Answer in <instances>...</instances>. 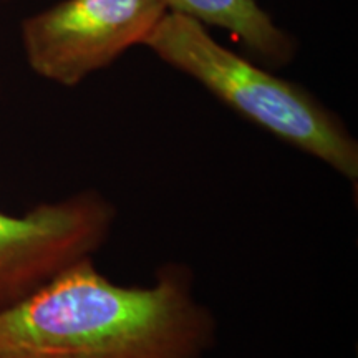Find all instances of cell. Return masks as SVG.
<instances>
[{"instance_id":"cell-6","label":"cell","mask_w":358,"mask_h":358,"mask_svg":"<svg viewBox=\"0 0 358 358\" xmlns=\"http://www.w3.org/2000/svg\"><path fill=\"white\" fill-rule=\"evenodd\" d=\"M13 2V0H0V13H2L3 8H6L7 6H10V3Z\"/></svg>"},{"instance_id":"cell-3","label":"cell","mask_w":358,"mask_h":358,"mask_svg":"<svg viewBox=\"0 0 358 358\" xmlns=\"http://www.w3.org/2000/svg\"><path fill=\"white\" fill-rule=\"evenodd\" d=\"M168 13L164 0H58L22 20V50L37 77L75 88L143 47Z\"/></svg>"},{"instance_id":"cell-7","label":"cell","mask_w":358,"mask_h":358,"mask_svg":"<svg viewBox=\"0 0 358 358\" xmlns=\"http://www.w3.org/2000/svg\"><path fill=\"white\" fill-rule=\"evenodd\" d=\"M0 92H2V83H0Z\"/></svg>"},{"instance_id":"cell-1","label":"cell","mask_w":358,"mask_h":358,"mask_svg":"<svg viewBox=\"0 0 358 358\" xmlns=\"http://www.w3.org/2000/svg\"><path fill=\"white\" fill-rule=\"evenodd\" d=\"M216 342V317L179 262L151 285H120L83 257L0 310V358H206Z\"/></svg>"},{"instance_id":"cell-4","label":"cell","mask_w":358,"mask_h":358,"mask_svg":"<svg viewBox=\"0 0 358 358\" xmlns=\"http://www.w3.org/2000/svg\"><path fill=\"white\" fill-rule=\"evenodd\" d=\"M116 206L96 189L42 203L24 214L0 211V310L62 268L93 257L113 232Z\"/></svg>"},{"instance_id":"cell-2","label":"cell","mask_w":358,"mask_h":358,"mask_svg":"<svg viewBox=\"0 0 358 358\" xmlns=\"http://www.w3.org/2000/svg\"><path fill=\"white\" fill-rule=\"evenodd\" d=\"M143 48L277 140L355 185L358 141L343 120L301 83L219 43L208 27L169 12Z\"/></svg>"},{"instance_id":"cell-5","label":"cell","mask_w":358,"mask_h":358,"mask_svg":"<svg viewBox=\"0 0 358 358\" xmlns=\"http://www.w3.org/2000/svg\"><path fill=\"white\" fill-rule=\"evenodd\" d=\"M169 12L181 13L208 29L231 34L252 60L267 69L292 64L299 42L277 24L259 0H164Z\"/></svg>"}]
</instances>
